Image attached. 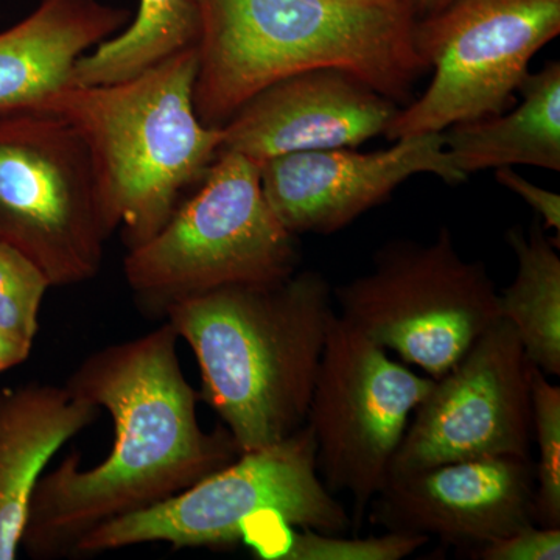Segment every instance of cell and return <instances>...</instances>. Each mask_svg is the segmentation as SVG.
Masks as SVG:
<instances>
[{"label":"cell","instance_id":"obj_1","mask_svg":"<svg viewBox=\"0 0 560 560\" xmlns=\"http://www.w3.org/2000/svg\"><path fill=\"white\" fill-rule=\"evenodd\" d=\"M172 324L97 350L66 382L75 396L109 412L113 447L83 469L70 453L33 492L21 548L32 559L70 558L105 523L178 495L241 456L226 429L198 422V390L184 375Z\"/></svg>","mask_w":560,"mask_h":560},{"label":"cell","instance_id":"obj_2","mask_svg":"<svg viewBox=\"0 0 560 560\" xmlns=\"http://www.w3.org/2000/svg\"><path fill=\"white\" fill-rule=\"evenodd\" d=\"M200 18L195 109L221 128L283 79L338 69L396 103L429 70L415 0H194Z\"/></svg>","mask_w":560,"mask_h":560},{"label":"cell","instance_id":"obj_3","mask_svg":"<svg viewBox=\"0 0 560 560\" xmlns=\"http://www.w3.org/2000/svg\"><path fill=\"white\" fill-rule=\"evenodd\" d=\"M335 315L329 282L302 271L198 294L165 318L194 350L200 400L219 415L242 455L305 425Z\"/></svg>","mask_w":560,"mask_h":560},{"label":"cell","instance_id":"obj_4","mask_svg":"<svg viewBox=\"0 0 560 560\" xmlns=\"http://www.w3.org/2000/svg\"><path fill=\"white\" fill-rule=\"evenodd\" d=\"M197 47L131 79L68 84L33 108L68 121L86 145L106 217L128 248L149 241L219 158L223 128L195 109Z\"/></svg>","mask_w":560,"mask_h":560},{"label":"cell","instance_id":"obj_5","mask_svg":"<svg viewBox=\"0 0 560 560\" xmlns=\"http://www.w3.org/2000/svg\"><path fill=\"white\" fill-rule=\"evenodd\" d=\"M198 186L156 234L125 257V280L150 315L165 316L178 302L208 291L278 282L296 272V235L268 205L260 165L223 151Z\"/></svg>","mask_w":560,"mask_h":560},{"label":"cell","instance_id":"obj_6","mask_svg":"<svg viewBox=\"0 0 560 560\" xmlns=\"http://www.w3.org/2000/svg\"><path fill=\"white\" fill-rule=\"evenodd\" d=\"M265 512L319 533L350 528L348 512L320 480L308 423L276 444L242 453L156 506L98 526L77 545L73 558L143 544H168L175 550L232 547Z\"/></svg>","mask_w":560,"mask_h":560},{"label":"cell","instance_id":"obj_7","mask_svg":"<svg viewBox=\"0 0 560 560\" xmlns=\"http://www.w3.org/2000/svg\"><path fill=\"white\" fill-rule=\"evenodd\" d=\"M90 153L46 109L0 110V243L35 265L50 287L101 271L113 234Z\"/></svg>","mask_w":560,"mask_h":560},{"label":"cell","instance_id":"obj_8","mask_svg":"<svg viewBox=\"0 0 560 560\" xmlns=\"http://www.w3.org/2000/svg\"><path fill=\"white\" fill-rule=\"evenodd\" d=\"M335 300L346 323L433 378L501 318L488 270L460 256L447 228L429 245L383 246L372 270L338 287Z\"/></svg>","mask_w":560,"mask_h":560},{"label":"cell","instance_id":"obj_9","mask_svg":"<svg viewBox=\"0 0 560 560\" xmlns=\"http://www.w3.org/2000/svg\"><path fill=\"white\" fill-rule=\"evenodd\" d=\"M560 33V0H452L420 16L416 46L430 86L399 109L386 138L442 132L511 108L534 55Z\"/></svg>","mask_w":560,"mask_h":560},{"label":"cell","instance_id":"obj_10","mask_svg":"<svg viewBox=\"0 0 560 560\" xmlns=\"http://www.w3.org/2000/svg\"><path fill=\"white\" fill-rule=\"evenodd\" d=\"M433 383L335 315L305 423L315 436L320 480L331 493L352 497L359 521L388 480L412 412Z\"/></svg>","mask_w":560,"mask_h":560},{"label":"cell","instance_id":"obj_11","mask_svg":"<svg viewBox=\"0 0 560 560\" xmlns=\"http://www.w3.org/2000/svg\"><path fill=\"white\" fill-rule=\"evenodd\" d=\"M534 368L510 320H497L434 378L389 475L489 456L533 458Z\"/></svg>","mask_w":560,"mask_h":560},{"label":"cell","instance_id":"obj_12","mask_svg":"<svg viewBox=\"0 0 560 560\" xmlns=\"http://www.w3.org/2000/svg\"><path fill=\"white\" fill-rule=\"evenodd\" d=\"M533 458L489 456L388 475L372 525L477 550L536 523Z\"/></svg>","mask_w":560,"mask_h":560},{"label":"cell","instance_id":"obj_13","mask_svg":"<svg viewBox=\"0 0 560 560\" xmlns=\"http://www.w3.org/2000/svg\"><path fill=\"white\" fill-rule=\"evenodd\" d=\"M433 173L448 184L467 176L456 168L442 132L397 139L388 150L301 151L260 165L261 190L291 234H334L388 200L411 176Z\"/></svg>","mask_w":560,"mask_h":560},{"label":"cell","instance_id":"obj_14","mask_svg":"<svg viewBox=\"0 0 560 560\" xmlns=\"http://www.w3.org/2000/svg\"><path fill=\"white\" fill-rule=\"evenodd\" d=\"M397 113L396 102L348 72L308 70L246 102L221 127L220 153H238L261 165L301 151L355 149L385 132Z\"/></svg>","mask_w":560,"mask_h":560},{"label":"cell","instance_id":"obj_15","mask_svg":"<svg viewBox=\"0 0 560 560\" xmlns=\"http://www.w3.org/2000/svg\"><path fill=\"white\" fill-rule=\"evenodd\" d=\"M101 408L66 386L0 389V560L21 550L33 492L66 442L95 422Z\"/></svg>","mask_w":560,"mask_h":560},{"label":"cell","instance_id":"obj_16","mask_svg":"<svg viewBox=\"0 0 560 560\" xmlns=\"http://www.w3.org/2000/svg\"><path fill=\"white\" fill-rule=\"evenodd\" d=\"M130 20V11L101 0H40L0 32V110L33 108L68 86L77 61Z\"/></svg>","mask_w":560,"mask_h":560},{"label":"cell","instance_id":"obj_17","mask_svg":"<svg viewBox=\"0 0 560 560\" xmlns=\"http://www.w3.org/2000/svg\"><path fill=\"white\" fill-rule=\"evenodd\" d=\"M512 113L463 121L442 131L456 168L469 178L489 168L533 165L560 171V62L528 73Z\"/></svg>","mask_w":560,"mask_h":560},{"label":"cell","instance_id":"obj_18","mask_svg":"<svg viewBox=\"0 0 560 560\" xmlns=\"http://www.w3.org/2000/svg\"><path fill=\"white\" fill-rule=\"evenodd\" d=\"M506 241L517 259V275L499 293L501 318L521 338L526 359L544 374H560V257L539 219L529 231L515 226Z\"/></svg>","mask_w":560,"mask_h":560},{"label":"cell","instance_id":"obj_19","mask_svg":"<svg viewBox=\"0 0 560 560\" xmlns=\"http://www.w3.org/2000/svg\"><path fill=\"white\" fill-rule=\"evenodd\" d=\"M200 35L194 0H139L127 27L77 61L69 84H106L138 75L189 49Z\"/></svg>","mask_w":560,"mask_h":560},{"label":"cell","instance_id":"obj_20","mask_svg":"<svg viewBox=\"0 0 560 560\" xmlns=\"http://www.w3.org/2000/svg\"><path fill=\"white\" fill-rule=\"evenodd\" d=\"M265 512L248 523L242 541L261 559L272 560H400L427 545L429 537L385 533L364 539L319 533Z\"/></svg>","mask_w":560,"mask_h":560},{"label":"cell","instance_id":"obj_21","mask_svg":"<svg viewBox=\"0 0 560 560\" xmlns=\"http://www.w3.org/2000/svg\"><path fill=\"white\" fill-rule=\"evenodd\" d=\"M536 464V523L560 528V388L534 368L530 381Z\"/></svg>","mask_w":560,"mask_h":560},{"label":"cell","instance_id":"obj_22","mask_svg":"<svg viewBox=\"0 0 560 560\" xmlns=\"http://www.w3.org/2000/svg\"><path fill=\"white\" fill-rule=\"evenodd\" d=\"M49 280L16 249L0 243V330L35 341Z\"/></svg>","mask_w":560,"mask_h":560},{"label":"cell","instance_id":"obj_23","mask_svg":"<svg viewBox=\"0 0 560 560\" xmlns=\"http://www.w3.org/2000/svg\"><path fill=\"white\" fill-rule=\"evenodd\" d=\"M481 560H559L560 528L533 525L471 551Z\"/></svg>","mask_w":560,"mask_h":560},{"label":"cell","instance_id":"obj_24","mask_svg":"<svg viewBox=\"0 0 560 560\" xmlns=\"http://www.w3.org/2000/svg\"><path fill=\"white\" fill-rule=\"evenodd\" d=\"M495 178L501 186L506 187L514 194H517L534 212L537 219L544 221L541 226L545 230H555L560 232V197L556 191L541 189L536 184L529 183L523 178L512 167L497 168Z\"/></svg>","mask_w":560,"mask_h":560},{"label":"cell","instance_id":"obj_25","mask_svg":"<svg viewBox=\"0 0 560 560\" xmlns=\"http://www.w3.org/2000/svg\"><path fill=\"white\" fill-rule=\"evenodd\" d=\"M33 341L0 330V372L16 368L31 357Z\"/></svg>","mask_w":560,"mask_h":560},{"label":"cell","instance_id":"obj_26","mask_svg":"<svg viewBox=\"0 0 560 560\" xmlns=\"http://www.w3.org/2000/svg\"><path fill=\"white\" fill-rule=\"evenodd\" d=\"M415 2L420 18L434 13V11L444 9V7L447 5V3H451L452 0H415Z\"/></svg>","mask_w":560,"mask_h":560}]
</instances>
